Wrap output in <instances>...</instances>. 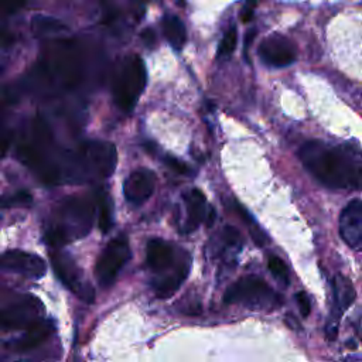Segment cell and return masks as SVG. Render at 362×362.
<instances>
[{
  "label": "cell",
  "mask_w": 362,
  "mask_h": 362,
  "mask_svg": "<svg viewBox=\"0 0 362 362\" xmlns=\"http://www.w3.org/2000/svg\"><path fill=\"white\" fill-rule=\"evenodd\" d=\"M259 55L262 61L274 68H283L296 61L294 44L281 34H273L262 41L259 45Z\"/></svg>",
  "instance_id": "cell-11"
},
{
  "label": "cell",
  "mask_w": 362,
  "mask_h": 362,
  "mask_svg": "<svg viewBox=\"0 0 362 362\" xmlns=\"http://www.w3.org/2000/svg\"><path fill=\"white\" fill-rule=\"evenodd\" d=\"M215 216H216V214H215V209L214 208H208L206 209V214H205V223H206V226H212L214 225V221H215Z\"/></svg>",
  "instance_id": "cell-32"
},
{
  "label": "cell",
  "mask_w": 362,
  "mask_h": 362,
  "mask_svg": "<svg viewBox=\"0 0 362 362\" xmlns=\"http://www.w3.org/2000/svg\"><path fill=\"white\" fill-rule=\"evenodd\" d=\"M187 276H188V260L184 257L174 267L173 272H164L161 273L160 277L153 280V288L157 297L165 298L173 296L180 288V286L182 284Z\"/></svg>",
  "instance_id": "cell-17"
},
{
  "label": "cell",
  "mask_w": 362,
  "mask_h": 362,
  "mask_svg": "<svg viewBox=\"0 0 362 362\" xmlns=\"http://www.w3.org/2000/svg\"><path fill=\"white\" fill-rule=\"evenodd\" d=\"M31 202H33V197L27 191H17L14 194L0 197V208L28 206Z\"/></svg>",
  "instance_id": "cell-23"
},
{
  "label": "cell",
  "mask_w": 362,
  "mask_h": 362,
  "mask_svg": "<svg viewBox=\"0 0 362 362\" xmlns=\"http://www.w3.org/2000/svg\"><path fill=\"white\" fill-rule=\"evenodd\" d=\"M296 301H297L301 317H304V318L308 317V314L311 313V301H310L308 296L304 291H298V293H296Z\"/></svg>",
  "instance_id": "cell-26"
},
{
  "label": "cell",
  "mask_w": 362,
  "mask_h": 362,
  "mask_svg": "<svg viewBox=\"0 0 362 362\" xmlns=\"http://www.w3.org/2000/svg\"><path fill=\"white\" fill-rule=\"evenodd\" d=\"M250 228V235H252V239H253V242L256 243V245H259V246H263L264 243H266V233L259 228V226H256V225H253L252 223V226H249Z\"/></svg>",
  "instance_id": "cell-30"
},
{
  "label": "cell",
  "mask_w": 362,
  "mask_h": 362,
  "mask_svg": "<svg viewBox=\"0 0 362 362\" xmlns=\"http://www.w3.org/2000/svg\"><path fill=\"white\" fill-rule=\"evenodd\" d=\"M356 291L352 283L341 274L335 276L332 280V308L329 314V321L327 324V337L329 339H335L341 314L354 303Z\"/></svg>",
  "instance_id": "cell-12"
},
{
  "label": "cell",
  "mask_w": 362,
  "mask_h": 362,
  "mask_svg": "<svg viewBox=\"0 0 362 362\" xmlns=\"http://www.w3.org/2000/svg\"><path fill=\"white\" fill-rule=\"evenodd\" d=\"M163 33L174 49L180 51L184 47L187 41V31L182 21L177 16L167 14L163 18Z\"/></svg>",
  "instance_id": "cell-20"
},
{
  "label": "cell",
  "mask_w": 362,
  "mask_h": 362,
  "mask_svg": "<svg viewBox=\"0 0 362 362\" xmlns=\"http://www.w3.org/2000/svg\"><path fill=\"white\" fill-rule=\"evenodd\" d=\"M11 130L7 129L6 126H0V157H4L6 153L8 151L10 148V144H11Z\"/></svg>",
  "instance_id": "cell-27"
},
{
  "label": "cell",
  "mask_w": 362,
  "mask_h": 362,
  "mask_svg": "<svg viewBox=\"0 0 362 362\" xmlns=\"http://www.w3.org/2000/svg\"><path fill=\"white\" fill-rule=\"evenodd\" d=\"M93 205L81 197L61 199L52 209L44 240L52 247H61L72 240L85 238L93 222Z\"/></svg>",
  "instance_id": "cell-2"
},
{
  "label": "cell",
  "mask_w": 362,
  "mask_h": 362,
  "mask_svg": "<svg viewBox=\"0 0 362 362\" xmlns=\"http://www.w3.org/2000/svg\"><path fill=\"white\" fill-rule=\"evenodd\" d=\"M256 4H257V0H246L243 8L240 10V20H242L243 23H247V21L252 20Z\"/></svg>",
  "instance_id": "cell-29"
},
{
  "label": "cell",
  "mask_w": 362,
  "mask_h": 362,
  "mask_svg": "<svg viewBox=\"0 0 362 362\" xmlns=\"http://www.w3.org/2000/svg\"><path fill=\"white\" fill-rule=\"evenodd\" d=\"M47 266L41 256L20 249L0 253V273H13L25 279H41Z\"/></svg>",
  "instance_id": "cell-10"
},
{
  "label": "cell",
  "mask_w": 362,
  "mask_h": 362,
  "mask_svg": "<svg viewBox=\"0 0 362 362\" xmlns=\"http://www.w3.org/2000/svg\"><path fill=\"white\" fill-rule=\"evenodd\" d=\"M129 259L130 246L126 236H117L112 239L102 252L95 267L98 283L103 287L110 286Z\"/></svg>",
  "instance_id": "cell-9"
},
{
  "label": "cell",
  "mask_w": 362,
  "mask_h": 362,
  "mask_svg": "<svg viewBox=\"0 0 362 362\" xmlns=\"http://www.w3.org/2000/svg\"><path fill=\"white\" fill-rule=\"evenodd\" d=\"M147 266L156 273H164L174 266L175 252L174 247L163 239H150L146 247Z\"/></svg>",
  "instance_id": "cell-15"
},
{
  "label": "cell",
  "mask_w": 362,
  "mask_h": 362,
  "mask_svg": "<svg viewBox=\"0 0 362 362\" xmlns=\"http://www.w3.org/2000/svg\"><path fill=\"white\" fill-rule=\"evenodd\" d=\"M31 28L34 35L40 38L55 37L68 31V27L62 21L49 16H35L31 20Z\"/></svg>",
  "instance_id": "cell-19"
},
{
  "label": "cell",
  "mask_w": 362,
  "mask_h": 362,
  "mask_svg": "<svg viewBox=\"0 0 362 362\" xmlns=\"http://www.w3.org/2000/svg\"><path fill=\"white\" fill-rule=\"evenodd\" d=\"M187 219L184 223L185 232H192L205 219L206 214V198L199 189H191L187 197Z\"/></svg>",
  "instance_id": "cell-18"
},
{
  "label": "cell",
  "mask_w": 362,
  "mask_h": 362,
  "mask_svg": "<svg viewBox=\"0 0 362 362\" xmlns=\"http://www.w3.org/2000/svg\"><path fill=\"white\" fill-rule=\"evenodd\" d=\"M54 331H55V322L52 320L41 318L37 322H34L25 328L23 337H20L13 344V348L18 352L30 351V349L38 346L40 344H42L49 335H52Z\"/></svg>",
  "instance_id": "cell-16"
},
{
  "label": "cell",
  "mask_w": 362,
  "mask_h": 362,
  "mask_svg": "<svg viewBox=\"0 0 362 362\" xmlns=\"http://www.w3.org/2000/svg\"><path fill=\"white\" fill-rule=\"evenodd\" d=\"M225 303L242 304L252 310H266L279 304L280 298L273 288L257 276H245L228 287Z\"/></svg>",
  "instance_id": "cell-6"
},
{
  "label": "cell",
  "mask_w": 362,
  "mask_h": 362,
  "mask_svg": "<svg viewBox=\"0 0 362 362\" xmlns=\"http://www.w3.org/2000/svg\"><path fill=\"white\" fill-rule=\"evenodd\" d=\"M147 82V72L143 59L139 55L126 57L116 69L112 92L117 107L130 112L140 95L143 93Z\"/></svg>",
  "instance_id": "cell-5"
},
{
  "label": "cell",
  "mask_w": 362,
  "mask_h": 362,
  "mask_svg": "<svg viewBox=\"0 0 362 362\" xmlns=\"http://www.w3.org/2000/svg\"><path fill=\"white\" fill-rule=\"evenodd\" d=\"M164 160H165V164H167L171 170H174V171H177V173H180V174H187V173L189 171L188 165L184 164L182 161H180V160L175 158V157L167 156Z\"/></svg>",
  "instance_id": "cell-28"
},
{
  "label": "cell",
  "mask_w": 362,
  "mask_h": 362,
  "mask_svg": "<svg viewBox=\"0 0 362 362\" xmlns=\"http://www.w3.org/2000/svg\"><path fill=\"white\" fill-rule=\"evenodd\" d=\"M303 165L322 185L332 189H358L362 187V148L334 146L310 140L298 151Z\"/></svg>",
  "instance_id": "cell-1"
},
{
  "label": "cell",
  "mask_w": 362,
  "mask_h": 362,
  "mask_svg": "<svg viewBox=\"0 0 362 362\" xmlns=\"http://www.w3.org/2000/svg\"><path fill=\"white\" fill-rule=\"evenodd\" d=\"M41 318L44 307L35 296L0 290V331L25 329Z\"/></svg>",
  "instance_id": "cell-4"
},
{
  "label": "cell",
  "mask_w": 362,
  "mask_h": 362,
  "mask_svg": "<svg viewBox=\"0 0 362 362\" xmlns=\"http://www.w3.org/2000/svg\"><path fill=\"white\" fill-rule=\"evenodd\" d=\"M339 235L355 250H362V201L352 199L341 212Z\"/></svg>",
  "instance_id": "cell-13"
},
{
  "label": "cell",
  "mask_w": 362,
  "mask_h": 362,
  "mask_svg": "<svg viewBox=\"0 0 362 362\" xmlns=\"http://www.w3.org/2000/svg\"><path fill=\"white\" fill-rule=\"evenodd\" d=\"M96 204H98L99 229L103 233H107L113 223V201L105 189H99L96 192Z\"/></svg>",
  "instance_id": "cell-21"
},
{
  "label": "cell",
  "mask_w": 362,
  "mask_h": 362,
  "mask_svg": "<svg viewBox=\"0 0 362 362\" xmlns=\"http://www.w3.org/2000/svg\"><path fill=\"white\" fill-rule=\"evenodd\" d=\"M49 257L58 280L82 301L93 303L95 290L76 262L64 252H52Z\"/></svg>",
  "instance_id": "cell-8"
},
{
  "label": "cell",
  "mask_w": 362,
  "mask_h": 362,
  "mask_svg": "<svg viewBox=\"0 0 362 362\" xmlns=\"http://www.w3.org/2000/svg\"><path fill=\"white\" fill-rule=\"evenodd\" d=\"M156 188V175L148 168L134 170L123 184L124 198L133 205L146 202Z\"/></svg>",
  "instance_id": "cell-14"
},
{
  "label": "cell",
  "mask_w": 362,
  "mask_h": 362,
  "mask_svg": "<svg viewBox=\"0 0 362 362\" xmlns=\"http://www.w3.org/2000/svg\"><path fill=\"white\" fill-rule=\"evenodd\" d=\"M236 42H238V33H236V28L235 27H230L221 44H219V48H218V57H222V58H228L233 51H235V47H236Z\"/></svg>",
  "instance_id": "cell-25"
},
{
  "label": "cell",
  "mask_w": 362,
  "mask_h": 362,
  "mask_svg": "<svg viewBox=\"0 0 362 362\" xmlns=\"http://www.w3.org/2000/svg\"><path fill=\"white\" fill-rule=\"evenodd\" d=\"M83 58L75 42L61 40L42 55L35 76L40 83L54 89H72L83 78Z\"/></svg>",
  "instance_id": "cell-3"
},
{
  "label": "cell",
  "mask_w": 362,
  "mask_h": 362,
  "mask_svg": "<svg viewBox=\"0 0 362 362\" xmlns=\"http://www.w3.org/2000/svg\"><path fill=\"white\" fill-rule=\"evenodd\" d=\"M81 163L88 181L107 178L117 164V151L113 143L105 140H88L78 146Z\"/></svg>",
  "instance_id": "cell-7"
},
{
  "label": "cell",
  "mask_w": 362,
  "mask_h": 362,
  "mask_svg": "<svg viewBox=\"0 0 362 362\" xmlns=\"http://www.w3.org/2000/svg\"><path fill=\"white\" fill-rule=\"evenodd\" d=\"M221 235V240H219V247H222V252H228V253H238L240 250L242 246V238L240 233L230 225H226Z\"/></svg>",
  "instance_id": "cell-22"
},
{
  "label": "cell",
  "mask_w": 362,
  "mask_h": 362,
  "mask_svg": "<svg viewBox=\"0 0 362 362\" xmlns=\"http://www.w3.org/2000/svg\"><path fill=\"white\" fill-rule=\"evenodd\" d=\"M267 267L272 272V274L274 276V279H277L283 284L288 283V270H287L286 263L280 257L270 255L267 257Z\"/></svg>",
  "instance_id": "cell-24"
},
{
  "label": "cell",
  "mask_w": 362,
  "mask_h": 362,
  "mask_svg": "<svg viewBox=\"0 0 362 362\" xmlns=\"http://www.w3.org/2000/svg\"><path fill=\"white\" fill-rule=\"evenodd\" d=\"M141 38H143V41H144V44H146L147 47H153L154 42H156V34H154V31H153L151 28L144 30V31L141 33Z\"/></svg>",
  "instance_id": "cell-31"
}]
</instances>
